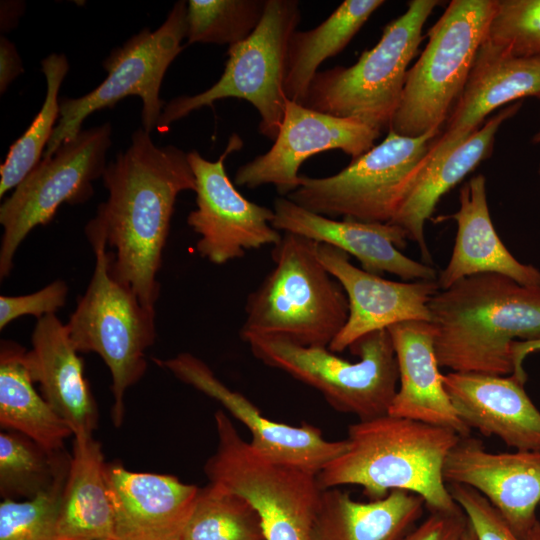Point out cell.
Wrapping results in <instances>:
<instances>
[{"instance_id": "74e56055", "label": "cell", "mask_w": 540, "mask_h": 540, "mask_svg": "<svg viewBox=\"0 0 540 540\" xmlns=\"http://www.w3.org/2000/svg\"><path fill=\"white\" fill-rule=\"evenodd\" d=\"M69 287L63 280H55L42 289L20 296H0V330L12 321L31 315L38 319L55 314L64 306Z\"/></svg>"}, {"instance_id": "7402d4cb", "label": "cell", "mask_w": 540, "mask_h": 540, "mask_svg": "<svg viewBox=\"0 0 540 540\" xmlns=\"http://www.w3.org/2000/svg\"><path fill=\"white\" fill-rule=\"evenodd\" d=\"M442 381L470 429L497 436L517 450L540 451V411L514 376L451 371Z\"/></svg>"}, {"instance_id": "60d3db41", "label": "cell", "mask_w": 540, "mask_h": 540, "mask_svg": "<svg viewBox=\"0 0 540 540\" xmlns=\"http://www.w3.org/2000/svg\"><path fill=\"white\" fill-rule=\"evenodd\" d=\"M540 352V339L529 341H514L511 345L513 373L518 381L525 384L527 374L523 368L524 359L531 353Z\"/></svg>"}, {"instance_id": "b9f144b4", "label": "cell", "mask_w": 540, "mask_h": 540, "mask_svg": "<svg viewBox=\"0 0 540 540\" xmlns=\"http://www.w3.org/2000/svg\"><path fill=\"white\" fill-rule=\"evenodd\" d=\"M460 540H477L476 534H475L473 528L471 527L469 521L467 523V526H466Z\"/></svg>"}, {"instance_id": "9a60e30c", "label": "cell", "mask_w": 540, "mask_h": 540, "mask_svg": "<svg viewBox=\"0 0 540 540\" xmlns=\"http://www.w3.org/2000/svg\"><path fill=\"white\" fill-rule=\"evenodd\" d=\"M380 134L357 119L336 117L287 100L272 147L240 166L234 182L248 189L272 184L279 196L287 197L300 186L298 172L306 159L328 150H341L356 159L374 146Z\"/></svg>"}, {"instance_id": "f35d334b", "label": "cell", "mask_w": 540, "mask_h": 540, "mask_svg": "<svg viewBox=\"0 0 540 540\" xmlns=\"http://www.w3.org/2000/svg\"><path fill=\"white\" fill-rule=\"evenodd\" d=\"M468 518L459 506L452 511H430V515L401 540H460Z\"/></svg>"}, {"instance_id": "d6986e66", "label": "cell", "mask_w": 540, "mask_h": 540, "mask_svg": "<svg viewBox=\"0 0 540 540\" xmlns=\"http://www.w3.org/2000/svg\"><path fill=\"white\" fill-rule=\"evenodd\" d=\"M272 226L319 244L336 247L355 257L369 273H390L407 281L437 280L436 270L424 262L404 255L407 237L388 223H370L353 219L335 220L307 210L287 197L274 201Z\"/></svg>"}, {"instance_id": "ac0fdd59", "label": "cell", "mask_w": 540, "mask_h": 540, "mask_svg": "<svg viewBox=\"0 0 540 540\" xmlns=\"http://www.w3.org/2000/svg\"><path fill=\"white\" fill-rule=\"evenodd\" d=\"M318 257L341 284L349 302L346 324L328 349L343 352L363 336L406 321L430 322L428 303L440 290L437 280L398 282L358 268L344 251L318 244Z\"/></svg>"}, {"instance_id": "277c9868", "label": "cell", "mask_w": 540, "mask_h": 540, "mask_svg": "<svg viewBox=\"0 0 540 540\" xmlns=\"http://www.w3.org/2000/svg\"><path fill=\"white\" fill-rule=\"evenodd\" d=\"M317 242L284 232L272 248L274 267L251 292L240 329L251 336H279L307 347L328 348L343 329L349 302L321 263Z\"/></svg>"}, {"instance_id": "7a4b0ae2", "label": "cell", "mask_w": 540, "mask_h": 540, "mask_svg": "<svg viewBox=\"0 0 540 540\" xmlns=\"http://www.w3.org/2000/svg\"><path fill=\"white\" fill-rule=\"evenodd\" d=\"M439 367L453 372L513 373L514 341L540 339V286L495 273L466 277L428 303Z\"/></svg>"}, {"instance_id": "ab89813d", "label": "cell", "mask_w": 540, "mask_h": 540, "mask_svg": "<svg viewBox=\"0 0 540 540\" xmlns=\"http://www.w3.org/2000/svg\"><path fill=\"white\" fill-rule=\"evenodd\" d=\"M23 72V66L15 45L7 38H0V92Z\"/></svg>"}, {"instance_id": "d6a6232c", "label": "cell", "mask_w": 540, "mask_h": 540, "mask_svg": "<svg viewBox=\"0 0 540 540\" xmlns=\"http://www.w3.org/2000/svg\"><path fill=\"white\" fill-rule=\"evenodd\" d=\"M46 79L45 100L28 129L10 147L0 167V197L14 189L40 162L60 115L61 84L69 63L64 54L53 53L41 61Z\"/></svg>"}, {"instance_id": "44dd1931", "label": "cell", "mask_w": 540, "mask_h": 540, "mask_svg": "<svg viewBox=\"0 0 540 540\" xmlns=\"http://www.w3.org/2000/svg\"><path fill=\"white\" fill-rule=\"evenodd\" d=\"M525 97L540 100V58H518L483 41L447 128L437 138L432 158L462 144L495 109Z\"/></svg>"}, {"instance_id": "30bf717a", "label": "cell", "mask_w": 540, "mask_h": 540, "mask_svg": "<svg viewBox=\"0 0 540 540\" xmlns=\"http://www.w3.org/2000/svg\"><path fill=\"white\" fill-rule=\"evenodd\" d=\"M301 20L296 0H266L264 14L253 33L228 47V59L219 80L195 95H183L165 104L157 123L160 132L205 106L225 98L248 101L260 116L259 132L275 140L284 117L285 63L289 40Z\"/></svg>"}, {"instance_id": "f6af8a7d", "label": "cell", "mask_w": 540, "mask_h": 540, "mask_svg": "<svg viewBox=\"0 0 540 540\" xmlns=\"http://www.w3.org/2000/svg\"><path fill=\"white\" fill-rule=\"evenodd\" d=\"M104 540H113V539H104Z\"/></svg>"}, {"instance_id": "8fae6325", "label": "cell", "mask_w": 540, "mask_h": 540, "mask_svg": "<svg viewBox=\"0 0 540 540\" xmlns=\"http://www.w3.org/2000/svg\"><path fill=\"white\" fill-rule=\"evenodd\" d=\"M217 447L204 465L209 482L250 501L265 540H315L322 489L315 474L271 460L245 441L227 413L214 414Z\"/></svg>"}, {"instance_id": "83f0119b", "label": "cell", "mask_w": 540, "mask_h": 540, "mask_svg": "<svg viewBox=\"0 0 540 540\" xmlns=\"http://www.w3.org/2000/svg\"><path fill=\"white\" fill-rule=\"evenodd\" d=\"M100 443L75 435L57 519L59 540L113 539L114 514Z\"/></svg>"}, {"instance_id": "6da1fadb", "label": "cell", "mask_w": 540, "mask_h": 540, "mask_svg": "<svg viewBox=\"0 0 540 540\" xmlns=\"http://www.w3.org/2000/svg\"><path fill=\"white\" fill-rule=\"evenodd\" d=\"M102 178L108 198L86 227L104 236L113 276L155 308L176 198L182 191H195L187 153L156 145L139 128L129 147L107 163Z\"/></svg>"}, {"instance_id": "9c48e42d", "label": "cell", "mask_w": 540, "mask_h": 540, "mask_svg": "<svg viewBox=\"0 0 540 540\" xmlns=\"http://www.w3.org/2000/svg\"><path fill=\"white\" fill-rule=\"evenodd\" d=\"M267 366L282 370L318 390L337 411L368 420L388 413L397 392L398 366L387 329L371 332L349 349V362L324 347H307L279 336L244 340Z\"/></svg>"}, {"instance_id": "e575fe53", "label": "cell", "mask_w": 540, "mask_h": 540, "mask_svg": "<svg viewBox=\"0 0 540 540\" xmlns=\"http://www.w3.org/2000/svg\"><path fill=\"white\" fill-rule=\"evenodd\" d=\"M485 41L518 58H540V0H495Z\"/></svg>"}, {"instance_id": "8d00e7d4", "label": "cell", "mask_w": 540, "mask_h": 540, "mask_svg": "<svg viewBox=\"0 0 540 540\" xmlns=\"http://www.w3.org/2000/svg\"><path fill=\"white\" fill-rule=\"evenodd\" d=\"M447 487L453 500L466 514L477 540H540V521L525 537H520L478 491L458 484H448Z\"/></svg>"}, {"instance_id": "3957f363", "label": "cell", "mask_w": 540, "mask_h": 540, "mask_svg": "<svg viewBox=\"0 0 540 540\" xmlns=\"http://www.w3.org/2000/svg\"><path fill=\"white\" fill-rule=\"evenodd\" d=\"M460 435L446 427L389 414L359 420L348 427L343 453L317 475L322 490L358 485L370 500L392 490L423 498L430 511L459 505L443 478L445 459Z\"/></svg>"}, {"instance_id": "5b68a950", "label": "cell", "mask_w": 540, "mask_h": 540, "mask_svg": "<svg viewBox=\"0 0 540 540\" xmlns=\"http://www.w3.org/2000/svg\"><path fill=\"white\" fill-rule=\"evenodd\" d=\"M95 267L84 294L66 324L78 353L94 352L112 377V420L119 427L125 416V394L147 369L146 350L156 339V311L117 280L110 268L104 236L88 227Z\"/></svg>"}, {"instance_id": "ffe728a7", "label": "cell", "mask_w": 540, "mask_h": 540, "mask_svg": "<svg viewBox=\"0 0 540 540\" xmlns=\"http://www.w3.org/2000/svg\"><path fill=\"white\" fill-rule=\"evenodd\" d=\"M113 540H182L200 487L173 475L135 472L107 463Z\"/></svg>"}, {"instance_id": "f546056e", "label": "cell", "mask_w": 540, "mask_h": 540, "mask_svg": "<svg viewBox=\"0 0 540 540\" xmlns=\"http://www.w3.org/2000/svg\"><path fill=\"white\" fill-rule=\"evenodd\" d=\"M382 0H345L321 24L307 31H295L288 43L284 94L303 104L319 66L340 53Z\"/></svg>"}, {"instance_id": "1f68e13d", "label": "cell", "mask_w": 540, "mask_h": 540, "mask_svg": "<svg viewBox=\"0 0 540 540\" xmlns=\"http://www.w3.org/2000/svg\"><path fill=\"white\" fill-rule=\"evenodd\" d=\"M182 540H265L256 508L241 494L209 482L200 488Z\"/></svg>"}, {"instance_id": "7bdbcfd3", "label": "cell", "mask_w": 540, "mask_h": 540, "mask_svg": "<svg viewBox=\"0 0 540 540\" xmlns=\"http://www.w3.org/2000/svg\"><path fill=\"white\" fill-rule=\"evenodd\" d=\"M532 142L535 143V144L540 143V129L532 137Z\"/></svg>"}, {"instance_id": "cb8c5ba5", "label": "cell", "mask_w": 540, "mask_h": 540, "mask_svg": "<svg viewBox=\"0 0 540 540\" xmlns=\"http://www.w3.org/2000/svg\"><path fill=\"white\" fill-rule=\"evenodd\" d=\"M26 363L41 395L75 435H93L98 425L97 404L84 375L83 361L66 327L55 314L37 320Z\"/></svg>"}, {"instance_id": "bcb514c9", "label": "cell", "mask_w": 540, "mask_h": 540, "mask_svg": "<svg viewBox=\"0 0 540 540\" xmlns=\"http://www.w3.org/2000/svg\"><path fill=\"white\" fill-rule=\"evenodd\" d=\"M539 507H540V503H539Z\"/></svg>"}, {"instance_id": "e0dca14e", "label": "cell", "mask_w": 540, "mask_h": 540, "mask_svg": "<svg viewBox=\"0 0 540 540\" xmlns=\"http://www.w3.org/2000/svg\"><path fill=\"white\" fill-rule=\"evenodd\" d=\"M443 478L478 491L520 537L539 521L540 451L492 453L479 439L460 436L445 459Z\"/></svg>"}, {"instance_id": "8992f818", "label": "cell", "mask_w": 540, "mask_h": 540, "mask_svg": "<svg viewBox=\"0 0 540 540\" xmlns=\"http://www.w3.org/2000/svg\"><path fill=\"white\" fill-rule=\"evenodd\" d=\"M437 0H411L383 29L377 44L351 66L318 71L303 106L357 119L380 132L390 127L402 96L408 66Z\"/></svg>"}, {"instance_id": "484cf974", "label": "cell", "mask_w": 540, "mask_h": 540, "mask_svg": "<svg viewBox=\"0 0 540 540\" xmlns=\"http://www.w3.org/2000/svg\"><path fill=\"white\" fill-rule=\"evenodd\" d=\"M521 106L522 101H518L502 108L455 149L439 158H431L396 215L388 223L400 228L408 240L418 245L425 262H431L424 233L426 221L441 197L490 157L498 129Z\"/></svg>"}, {"instance_id": "5bb4252c", "label": "cell", "mask_w": 540, "mask_h": 540, "mask_svg": "<svg viewBox=\"0 0 540 540\" xmlns=\"http://www.w3.org/2000/svg\"><path fill=\"white\" fill-rule=\"evenodd\" d=\"M240 146L233 135L216 161L196 150L187 153L196 193V209L187 216V224L200 236L197 253L216 265L241 258L247 250L274 246L282 237L272 226L274 211L246 199L226 173L224 160Z\"/></svg>"}, {"instance_id": "7c38bea8", "label": "cell", "mask_w": 540, "mask_h": 540, "mask_svg": "<svg viewBox=\"0 0 540 540\" xmlns=\"http://www.w3.org/2000/svg\"><path fill=\"white\" fill-rule=\"evenodd\" d=\"M187 1L174 4L165 21L155 30L142 29L104 60L106 78L92 91L78 98L60 99V115L43 157L51 156L82 129L93 112L111 108L127 96L142 100V128H157L165 102L160 87L165 73L183 50L186 38Z\"/></svg>"}, {"instance_id": "4fadbf2b", "label": "cell", "mask_w": 540, "mask_h": 540, "mask_svg": "<svg viewBox=\"0 0 540 540\" xmlns=\"http://www.w3.org/2000/svg\"><path fill=\"white\" fill-rule=\"evenodd\" d=\"M111 134L108 122L81 130L51 156L42 157L4 200L0 207L1 278L10 274L17 249L36 226L49 223L63 203L81 204L92 197V183L107 166Z\"/></svg>"}, {"instance_id": "f1b7e54d", "label": "cell", "mask_w": 540, "mask_h": 540, "mask_svg": "<svg viewBox=\"0 0 540 540\" xmlns=\"http://www.w3.org/2000/svg\"><path fill=\"white\" fill-rule=\"evenodd\" d=\"M26 353V349L14 341H1L0 426L27 436L48 451L65 450V440L73 431L36 391Z\"/></svg>"}, {"instance_id": "d4e9b609", "label": "cell", "mask_w": 540, "mask_h": 540, "mask_svg": "<svg viewBox=\"0 0 540 540\" xmlns=\"http://www.w3.org/2000/svg\"><path fill=\"white\" fill-rule=\"evenodd\" d=\"M450 217L457 224V232L449 262L437 276L441 290L484 273L504 275L526 286H540V270L517 260L498 236L482 174L473 176L460 188L459 209Z\"/></svg>"}, {"instance_id": "4dcf8cb0", "label": "cell", "mask_w": 540, "mask_h": 540, "mask_svg": "<svg viewBox=\"0 0 540 540\" xmlns=\"http://www.w3.org/2000/svg\"><path fill=\"white\" fill-rule=\"evenodd\" d=\"M71 455L48 451L27 436L0 433V495L26 500L46 492L67 477Z\"/></svg>"}, {"instance_id": "603a6c76", "label": "cell", "mask_w": 540, "mask_h": 540, "mask_svg": "<svg viewBox=\"0 0 540 540\" xmlns=\"http://www.w3.org/2000/svg\"><path fill=\"white\" fill-rule=\"evenodd\" d=\"M387 330L399 373V388L387 414L450 428L460 436H469L471 429L459 418L444 388L431 323L406 321Z\"/></svg>"}, {"instance_id": "ba28073f", "label": "cell", "mask_w": 540, "mask_h": 540, "mask_svg": "<svg viewBox=\"0 0 540 540\" xmlns=\"http://www.w3.org/2000/svg\"><path fill=\"white\" fill-rule=\"evenodd\" d=\"M440 134L435 129L406 137L388 130L380 144L340 172L322 178L301 175L300 186L287 198L333 219L389 223L429 164Z\"/></svg>"}, {"instance_id": "4316f807", "label": "cell", "mask_w": 540, "mask_h": 540, "mask_svg": "<svg viewBox=\"0 0 540 540\" xmlns=\"http://www.w3.org/2000/svg\"><path fill=\"white\" fill-rule=\"evenodd\" d=\"M422 497L392 490L385 497L356 501L339 488L324 489L314 522L315 540H401L422 517Z\"/></svg>"}, {"instance_id": "52a82bcc", "label": "cell", "mask_w": 540, "mask_h": 540, "mask_svg": "<svg viewBox=\"0 0 540 540\" xmlns=\"http://www.w3.org/2000/svg\"><path fill=\"white\" fill-rule=\"evenodd\" d=\"M495 0H452L408 70L389 130L419 137L441 129L459 99L494 13Z\"/></svg>"}, {"instance_id": "ee69618b", "label": "cell", "mask_w": 540, "mask_h": 540, "mask_svg": "<svg viewBox=\"0 0 540 540\" xmlns=\"http://www.w3.org/2000/svg\"><path fill=\"white\" fill-rule=\"evenodd\" d=\"M538 175H539V178H540V163H539V167H538Z\"/></svg>"}, {"instance_id": "d590c367", "label": "cell", "mask_w": 540, "mask_h": 540, "mask_svg": "<svg viewBox=\"0 0 540 540\" xmlns=\"http://www.w3.org/2000/svg\"><path fill=\"white\" fill-rule=\"evenodd\" d=\"M65 480L31 499H3L0 540H59L57 519Z\"/></svg>"}, {"instance_id": "836d02e7", "label": "cell", "mask_w": 540, "mask_h": 540, "mask_svg": "<svg viewBox=\"0 0 540 540\" xmlns=\"http://www.w3.org/2000/svg\"><path fill=\"white\" fill-rule=\"evenodd\" d=\"M266 0H189L187 44L233 46L248 38L260 23Z\"/></svg>"}, {"instance_id": "2e32d148", "label": "cell", "mask_w": 540, "mask_h": 540, "mask_svg": "<svg viewBox=\"0 0 540 540\" xmlns=\"http://www.w3.org/2000/svg\"><path fill=\"white\" fill-rule=\"evenodd\" d=\"M154 361L180 381L219 402L247 428L252 447L273 461L317 475L347 447L345 439L327 440L310 424L291 426L266 418L248 398L227 387L203 360L191 353Z\"/></svg>"}]
</instances>
